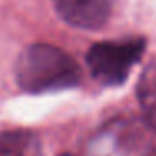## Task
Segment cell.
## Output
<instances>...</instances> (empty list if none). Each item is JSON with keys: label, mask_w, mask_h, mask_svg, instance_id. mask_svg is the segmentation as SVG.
<instances>
[{"label": "cell", "mask_w": 156, "mask_h": 156, "mask_svg": "<svg viewBox=\"0 0 156 156\" xmlns=\"http://www.w3.org/2000/svg\"><path fill=\"white\" fill-rule=\"evenodd\" d=\"M15 81L32 94L61 91L79 84L81 69L67 52L49 44H34L19 55Z\"/></svg>", "instance_id": "cell-1"}, {"label": "cell", "mask_w": 156, "mask_h": 156, "mask_svg": "<svg viewBox=\"0 0 156 156\" xmlns=\"http://www.w3.org/2000/svg\"><path fill=\"white\" fill-rule=\"evenodd\" d=\"M144 39L131 37L96 44L87 52V66L92 77L104 86H119L128 79L133 66L144 51Z\"/></svg>", "instance_id": "cell-2"}, {"label": "cell", "mask_w": 156, "mask_h": 156, "mask_svg": "<svg viewBox=\"0 0 156 156\" xmlns=\"http://www.w3.org/2000/svg\"><path fill=\"white\" fill-rule=\"evenodd\" d=\"M59 15L79 29H99L108 22L112 0H54Z\"/></svg>", "instance_id": "cell-3"}, {"label": "cell", "mask_w": 156, "mask_h": 156, "mask_svg": "<svg viewBox=\"0 0 156 156\" xmlns=\"http://www.w3.org/2000/svg\"><path fill=\"white\" fill-rule=\"evenodd\" d=\"M0 156H42L39 136L27 129L0 133Z\"/></svg>", "instance_id": "cell-4"}, {"label": "cell", "mask_w": 156, "mask_h": 156, "mask_svg": "<svg viewBox=\"0 0 156 156\" xmlns=\"http://www.w3.org/2000/svg\"><path fill=\"white\" fill-rule=\"evenodd\" d=\"M138 102L141 106L148 126L156 133V64H149L144 69L136 87Z\"/></svg>", "instance_id": "cell-5"}, {"label": "cell", "mask_w": 156, "mask_h": 156, "mask_svg": "<svg viewBox=\"0 0 156 156\" xmlns=\"http://www.w3.org/2000/svg\"><path fill=\"white\" fill-rule=\"evenodd\" d=\"M146 156H156V149H154V151H151V153H148Z\"/></svg>", "instance_id": "cell-6"}, {"label": "cell", "mask_w": 156, "mask_h": 156, "mask_svg": "<svg viewBox=\"0 0 156 156\" xmlns=\"http://www.w3.org/2000/svg\"><path fill=\"white\" fill-rule=\"evenodd\" d=\"M59 156H74V154H69V153H64V154H59Z\"/></svg>", "instance_id": "cell-7"}]
</instances>
